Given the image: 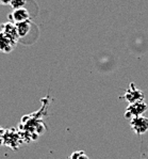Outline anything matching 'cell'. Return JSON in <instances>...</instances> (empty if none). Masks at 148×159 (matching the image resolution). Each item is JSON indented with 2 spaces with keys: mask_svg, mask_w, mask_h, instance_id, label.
<instances>
[{
  "mask_svg": "<svg viewBox=\"0 0 148 159\" xmlns=\"http://www.w3.org/2000/svg\"><path fill=\"white\" fill-rule=\"evenodd\" d=\"M146 110H147V105L144 101H137L134 102H131L129 106H128L125 116L127 119H132L134 116H143V113L146 112Z\"/></svg>",
  "mask_w": 148,
  "mask_h": 159,
  "instance_id": "obj_1",
  "label": "cell"
},
{
  "mask_svg": "<svg viewBox=\"0 0 148 159\" xmlns=\"http://www.w3.org/2000/svg\"><path fill=\"white\" fill-rule=\"evenodd\" d=\"M131 129L137 134H143L148 130V119L143 116L130 119Z\"/></svg>",
  "mask_w": 148,
  "mask_h": 159,
  "instance_id": "obj_2",
  "label": "cell"
},
{
  "mask_svg": "<svg viewBox=\"0 0 148 159\" xmlns=\"http://www.w3.org/2000/svg\"><path fill=\"white\" fill-rule=\"evenodd\" d=\"M10 23L17 24L21 23V21L30 20V13L25 7L19 9H13V11L9 14Z\"/></svg>",
  "mask_w": 148,
  "mask_h": 159,
  "instance_id": "obj_3",
  "label": "cell"
},
{
  "mask_svg": "<svg viewBox=\"0 0 148 159\" xmlns=\"http://www.w3.org/2000/svg\"><path fill=\"white\" fill-rule=\"evenodd\" d=\"M144 93L143 91H141L140 89H137L135 87L134 84H130L129 89L127 90V92L125 93V98L130 102H134L137 101H144Z\"/></svg>",
  "mask_w": 148,
  "mask_h": 159,
  "instance_id": "obj_4",
  "label": "cell"
},
{
  "mask_svg": "<svg viewBox=\"0 0 148 159\" xmlns=\"http://www.w3.org/2000/svg\"><path fill=\"white\" fill-rule=\"evenodd\" d=\"M16 45V41L12 40L11 38L3 32L0 31V51L9 53L14 49Z\"/></svg>",
  "mask_w": 148,
  "mask_h": 159,
  "instance_id": "obj_5",
  "label": "cell"
},
{
  "mask_svg": "<svg viewBox=\"0 0 148 159\" xmlns=\"http://www.w3.org/2000/svg\"><path fill=\"white\" fill-rule=\"evenodd\" d=\"M2 30L6 34H8L10 38L12 39V40L16 41L17 42V40L19 39L18 34H17V31H16V27H15V24L13 23H7V24H2L1 26Z\"/></svg>",
  "mask_w": 148,
  "mask_h": 159,
  "instance_id": "obj_6",
  "label": "cell"
},
{
  "mask_svg": "<svg viewBox=\"0 0 148 159\" xmlns=\"http://www.w3.org/2000/svg\"><path fill=\"white\" fill-rule=\"evenodd\" d=\"M16 27V31L19 38H24L28 34L29 30H30V20H26V21H21V23L15 24Z\"/></svg>",
  "mask_w": 148,
  "mask_h": 159,
  "instance_id": "obj_7",
  "label": "cell"
},
{
  "mask_svg": "<svg viewBox=\"0 0 148 159\" xmlns=\"http://www.w3.org/2000/svg\"><path fill=\"white\" fill-rule=\"evenodd\" d=\"M27 3V0H11L10 6L12 7V9H19L24 8Z\"/></svg>",
  "mask_w": 148,
  "mask_h": 159,
  "instance_id": "obj_8",
  "label": "cell"
},
{
  "mask_svg": "<svg viewBox=\"0 0 148 159\" xmlns=\"http://www.w3.org/2000/svg\"><path fill=\"white\" fill-rule=\"evenodd\" d=\"M69 159H89V158H87V156L84 154V152L77 151V152H74V153L69 156Z\"/></svg>",
  "mask_w": 148,
  "mask_h": 159,
  "instance_id": "obj_9",
  "label": "cell"
},
{
  "mask_svg": "<svg viewBox=\"0 0 148 159\" xmlns=\"http://www.w3.org/2000/svg\"><path fill=\"white\" fill-rule=\"evenodd\" d=\"M10 2H11V0H0V4H2V6L10 4Z\"/></svg>",
  "mask_w": 148,
  "mask_h": 159,
  "instance_id": "obj_10",
  "label": "cell"
}]
</instances>
